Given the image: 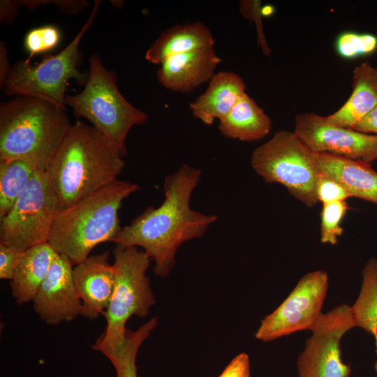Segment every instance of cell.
<instances>
[{"label":"cell","mask_w":377,"mask_h":377,"mask_svg":"<svg viewBox=\"0 0 377 377\" xmlns=\"http://www.w3.org/2000/svg\"><path fill=\"white\" fill-rule=\"evenodd\" d=\"M202 171L182 165L165 177V199L158 207H148L123 228L112 242L127 247H142L154 262V272L165 277L175 264V254L186 242L205 235L217 219L191 208V197Z\"/></svg>","instance_id":"cell-1"},{"label":"cell","mask_w":377,"mask_h":377,"mask_svg":"<svg viewBox=\"0 0 377 377\" xmlns=\"http://www.w3.org/2000/svg\"><path fill=\"white\" fill-rule=\"evenodd\" d=\"M118 147L92 125L72 124L46 172L60 209L117 179L125 166Z\"/></svg>","instance_id":"cell-2"},{"label":"cell","mask_w":377,"mask_h":377,"mask_svg":"<svg viewBox=\"0 0 377 377\" xmlns=\"http://www.w3.org/2000/svg\"><path fill=\"white\" fill-rule=\"evenodd\" d=\"M138 188L136 184L117 179L72 205L60 209L48 243L73 265L82 263L96 246L114 241L121 229L119 210L123 201Z\"/></svg>","instance_id":"cell-3"},{"label":"cell","mask_w":377,"mask_h":377,"mask_svg":"<svg viewBox=\"0 0 377 377\" xmlns=\"http://www.w3.org/2000/svg\"><path fill=\"white\" fill-rule=\"evenodd\" d=\"M71 125L66 109L41 98L1 103L0 161L27 158L46 169Z\"/></svg>","instance_id":"cell-4"},{"label":"cell","mask_w":377,"mask_h":377,"mask_svg":"<svg viewBox=\"0 0 377 377\" xmlns=\"http://www.w3.org/2000/svg\"><path fill=\"white\" fill-rule=\"evenodd\" d=\"M114 287L103 315L106 326L92 346L106 357L122 348L128 320L133 316L145 317L155 304L146 272L150 258L137 247L117 245L113 250Z\"/></svg>","instance_id":"cell-5"},{"label":"cell","mask_w":377,"mask_h":377,"mask_svg":"<svg viewBox=\"0 0 377 377\" xmlns=\"http://www.w3.org/2000/svg\"><path fill=\"white\" fill-rule=\"evenodd\" d=\"M84 87L79 94L66 96V105L73 109L75 116L90 121L118 147L124 156L130 130L145 124L147 114L122 95L116 73L104 66L97 54L89 58V75Z\"/></svg>","instance_id":"cell-6"},{"label":"cell","mask_w":377,"mask_h":377,"mask_svg":"<svg viewBox=\"0 0 377 377\" xmlns=\"http://www.w3.org/2000/svg\"><path fill=\"white\" fill-rule=\"evenodd\" d=\"M101 1H94L87 22L71 43L54 56L33 64L28 60L17 61L3 87L8 96H29L41 98L66 109V90L68 81L74 79L85 85L88 73L79 69V45L84 35L93 25Z\"/></svg>","instance_id":"cell-7"},{"label":"cell","mask_w":377,"mask_h":377,"mask_svg":"<svg viewBox=\"0 0 377 377\" xmlns=\"http://www.w3.org/2000/svg\"><path fill=\"white\" fill-rule=\"evenodd\" d=\"M251 165L265 182L283 185L306 206L312 207L318 202L316 184L321 171L313 152L293 131H278L257 147Z\"/></svg>","instance_id":"cell-8"},{"label":"cell","mask_w":377,"mask_h":377,"mask_svg":"<svg viewBox=\"0 0 377 377\" xmlns=\"http://www.w3.org/2000/svg\"><path fill=\"white\" fill-rule=\"evenodd\" d=\"M59 209L46 169L37 170L8 213L1 219L0 243L23 252L48 242Z\"/></svg>","instance_id":"cell-9"},{"label":"cell","mask_w":377,"mask_h":377,"mask_svg":"<svg viewBox=\"0 0 377 377\" xmlns=\"http://www.w3.org/2000/svg\"><path fill=\"white\" fill-rule=\"evenodd\" d=\"M350 306L340 304L323 313L310 330L297 360L298 377H349L350 365L341 357V339L355 327Z\"/></svg>","instance_id":"cell-10"},{"label":"cell","mask_w":377,"mask_h":377,"mask_svg":"<svg viewBox=\"0 0 377 377\" xmlns=\"http://www.w3.org/2000/svg\"><path fill=\"white\" fill-rule=\"evenodd\" d=\"M328 285L325 271L304 274L286 299L261 320L254 334L256 339L271 341L298 331L310 330L323 314Z\"/></svg>","instance_id":"cell-11"},{"label":"cell","mask_w":377,"mask_h":377,"mask_svg":"<svg viewBox=\"0 0 377 377\" xmlns=\"http://www.w3.org/2000/svg\"><path fill=\"white\" fill-rule=\"evenodd\" d=\"M293 132L314 153H328L371 163L377 160V135L330 123L315 112L298 114Z\"/></svg>","instance_id":"cell-12"},{"label":"cell","mask_w":377,"mask_h":377,"mask_svg":"<svg viewBox=\"0 0 377 377\" xmlns=\"http://www.w3.org/2000/svg\"><path fill=\"white\" fill-rule=\"evenodd\" d=\"M73 265L66 256L57 254L32 301L36 313L48 325L69 322L81 315Z\"/></svg>","instance_id":"cell-13"},{"label":"cell","mask_w":377,"mask_h":377,"mask_svg":"<svg viewBox=\"0 0 377 377\" xmlns=\"http://www.w3.org/2000/svg\"><path fill=\"white\" fill-rule=\"evenodd\" d=\"M74 285L82 302L81 315L91 320L103 315L114 287L108 253L89 256L73 269Z\"/></svg>","instance_id":"cell-14"},{"label":"cell","mask_w":377,"mask_h":377,"mask_svg":"<svg viewBox=\"0 0 377 377\" xmlns=\"http://www.w3.org/2000/svg\"><path fill=\"white\" fill-rule=\"evenodd\" d=\"M221 61L214 47L175 54L160 65L157 79L167 89L190 93L209 82Z\"/></svg>","instance_id":"cell-15"},{"label":"cell","mask_w":377,"mask_h":377,"mask_svg":"<svg viewBox=\"0 0 377 377\" xmlns=\"http://www.w3.org/2000/svg\"><path fill=\"white\" fill-rule=\"evenodd\" d=\"M320 171L341 184L351 197L377 205V172L371 163L328 153H314Z\"/></svg>","instance_id":"cell-16"},{"label":"cell","mask_w":377,"mask_h":377,"mask_svg":"<svg viewBox=\"0 0 377 377\" xmlns=\"http://www.w3.org/2000/svg\"><path fill=\"white\" fill-rule=\"evenodd\" d=\"M352 81L348 99L326 119L334 125L354 129L377 108V68L369 61L362 62L353 69Z\"/></svg>","instance_id":"cell-17"},{"label":"cell","mask_w":377,"mask_h":377,"mask_svg":"<svg viewBox=\"0 0 377 377\" xmlns=\"http://www.w3.org/2000/svg\"><path fill=\"white\" fill-rule=\"evenodd\" d=\"M243 79L232 71H220L208 82L205 91L190 103L192 115L206 125L220 120L245 93Z\"/></svg>","instance_id":"cell-18"},{"label":"cell","mask_w":377,"mask_h":377,"mask_svg":"<svg viewBox=\"0 0 377 377\" xmlns=\"http://www.w3.org/2000/svg\"><path fill=\"white\" fill-rule=\"evenodd\" d=\"M210 29L201 22L176 24L164 31L145 53L147 61L161 65L168 57L214 47Z\"/></svg>","instance_id":"cell-19"},{"label":"cell","mask_w":377,"mask_h":377,"mask_svg":"<svg viewBox=\"0 0 377 377\" xmlns=\"http://www.w3.org/2000/svg\"><path fill=\"white\" fill-rule=\"evenodd\" d=\"M57 254L48 242L22 252L10 280L12 295L17 304L33 301Z\"/></svg>","instance_id":"cell-20"},{"label":"cell","mask_w":377,"mask_h":377,"mask_svg":"<svg viewBox=\"0 0 377 377\" xmlns=\"http://www.w3.org/2000/svg\"><path fill=\"white\" fill-rule=\"evenodd\" d=\"M219 131L227 138L253 142L267 136L272 120L246 92L237 101L230 112L219 120Z\"/></svg>","instance_id":"cell-21"},{"label":"cell","mask_w":377,"mask_h":377,"mask_svg":"<svg viewBox=\"0 0 377 377\" xmlns=\"http://www.w3.org/2000/svg\"><path fill=\"white\" fill-rule=\"evenodd\" d=\"M40 169L45 168L27 158L0 161V219L8 213Z\"/></svg>","instance_id":"cell-22"},{"label":"cell","mask_w":377,"mask_h":377,"mask_svg":"<svg viewBox=\"0 0 377 377\" xmlns=\"http://www.w3.org/2000/svg\"><path fill=\"white\" fill-rule=\"evenodd\" d=\"M350 309L356 327L377 339V258H371L365 265L360 292Z\"/></svg>","instance_id":"cell-23"},{"label":"cell","mask_w":377,"mask_h":377,"mask_svg":"<svg viewBox=\"0 0 377 377\" xmlns=\"http://www.w3.org/2000/svg\"><path fill=\"white\" fill-rule=\"evenodd\" d=\"M157 323V318H153L136 331L126 329L122 348L117 353L107 357L114 368L116 377H138L136 359L138 350Z\"/></svg>","instance_id":"cell-24"},{"label":"cell","mask_w":377,"mask_h":377,"mask_svg":"<svg viewBox=\"0 0 377 377\" xmlns=\"http://www.w3.org/2000/svg\"><path fill=\"white\" fill-rule=\"evenodd\" d=\"M346 200L323 204L320 213V241L334 245L343 233L342 221L348 210Z\"/></svg>","instance_id":"cell-25"},{"label":"cell","mask_w":377,"mask_h":377,"mask_svg":"<svg viewBox=\"0 0 377 377\" xmlns=\"http://www.w3.org/2000/svg\"><path fill=\"white\" fill-rule=\"evenodd\" d=\"M60 39V31L54 25L47 24L30 30L24 41L29 53L27 60L30 61L34 55L52 50L57 46Z\"/></svg>","instance_id":"cell-26"},{"label":"cell","mask_w":377,"mask_h":377,"mask_svg":"<svg viewBox=\"0 0 377 377\" xmlns=\"http://www.w3.org/2000/svg\"><path fill=\"white\" fill-rule=\"evenodd\" d=\"M336 45L341 57L350 59L375 51L377 48V38L369 34L347 32L338 38Z\"/></svg>","instance_id":"cell-27"},{"label":"cell","mask_w":377,"mask_h":377,"mask_svg":"<svg viewBox=\"0 0 377 377\" xmlns=\"http://www.w3.org/2000/svg\"><path fill=\"white\" fill-rule=\"evenodd\" d=\"M316 195L322 204L346 200L351 198L347 190L337 181L322 172L316 184Z\"/></svg>","instance_id":"cell-28"},{"label":"cell","mask_w":377,"mask_h":377,"mask_svg":"<svg viewBox=\"0 0 377 377\" xmlns=\"http://www.w3.org/2000/svg\"><path fill=\"white\" fill-rule=\"evenodd\" d=\"M239 12L246 20L255 23L258 42L265 56L271 54V50L267 45L263 27L261 1L244 0L239 1Z\"/></svg>","instance_id":"cell-29"},{"label":"cell","mask_w":377,"mask_h":377,"mask_svg":"<svg viewBox=\"0 0 377 377\" xmlns=\"http://www.w3.org/2000/svg\"><path fill=\"white\" fill-rule=\"evenodd\" d=\"M22 252L17 249L0 243V279H13Z\"/></svg>","instance_id":"cell-30"},{"label":"cell","mask_w":377,"mask_h":377,"mask_svg":"<svg viewBox=\"0 0 377 377\" xmlns=\"http://www.w3.org/2000/svg\"><path fill=\"white\" fill-rule=\"evenodd\" d=\"M50 3L54 5L61 13L66 15L81 13L89 5L86 0H31V6L35 10L40 6Z\"/></svg>","instance_id":"cell-31"},{"label":"cell","mask_w":377,"mask_h":377,"mask_svg":"<svg viewBox=\"0 0 377 377\" xmlns=\"http://www.w3.org/2000/svg\"><path fill=\"white\" fill-rule=\"evenodd\" d=\"M251 367L249 355L242 353L235 356L219 377H250Z\"/></svg>","instance_id":"cell-32"},{"label":"cell","mask_w":377,"mask_h":377,"mask_svg":"<svg viewBox=\"0 0 377 377\" xmlns=\"http://www.w3.org/2000/svg\"><path fill=\"white\" fill-rule=\"evenodd\" d=\"M20 7V0H1L0 1V22L10 24L17 17Z\"/></svg>","instance_id":"cell-33"},{"label":"cell","mask_w":377,"mask_h":377,"mask_svg":"<svg viewBox=\"0 0 377 377\" xmlns=\"http://www.w3.org/2000/svg\"><path fill=\"white\" fill-rule=\"evenodd\" d=\"M12 66H10L6 45L0 42V87L3 88L10 74Z\"/></svg>","instance_id":"cell-34"},{"label":"cell","mask_w":377,"mask_h":377,"mask_svg":"<svg viewBox=\"0 0 377 377\" xmlns=\"http://www.w3.org/2000/svg\"><path fill=\"white\" fill-rule=\"evenodd\" d=\"M354 130L377 135V108L362 120Z\"/></svg>","instance_id":"cell-35"},{"label":"cell","mask_w":377,"mask_h":377,"mask_svg":"<svg viewBox=\"0 0 377 377\" xmlns=\"http://www.w3.org/2000/svg\"><path fill=\"white\" fill-rule=\"evenodd\" d=\"M110 2L114 6L118 8H121L124 4V2L122 1H110Z\"/></svg>","instance_id":"cell-36"},{"label":"cell","mask_w":377,"mask_h":377,"mask_svg":"<svg viewBox=\"0 0 377 377\" xmlns=\"http://www.w3.org/2000/svg\"><path fill=\"white\" fill-rule=\"evenodd\" d=\"M375 345H376V354H377V339L375 340ZM374 367H375V370L376 371V375H377V360H376V362L375 363Z\"/></svg>","instance_id":"cell-37"}]
</instances>
